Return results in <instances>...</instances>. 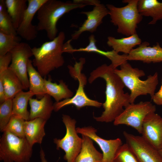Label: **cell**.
<instances>
[{
	"label": "cell",
	"instance_id": "1",
	"mask_svg": "<svg viewBox=\"0 0 162 162\" xmlns=\"http://www.w3.org/2000/svg\"><path fill=\"white\" fill-rule=\"evenodd\" d=\"M111 64H106L98 66L90 74L88 79L91 83L98 78L106 82V100L102 106L104 110L99 116H94L97 122L109 123L113 122L130 104V94L124 93L125 86L119 77L114 71Z\"/></svg>",
	"mask_w": 162,
	"mask_h": 162
},
{
	"label": "cell",
	"instance_id": "2",
	"mask_svg": "<svg viewBox=\"0 0 162 162\" xmlns=\"http://www.w3.org/2000/svg\"><path fill=\"white\" fill-rule=\"evenodd\" d=\"M65 38L64 33L61 31L53 40L44 42L39 47L32 48L34 57L33 64L43 77H45L51 71L64 64L62 54Z\"/></svg>",
	"mask_w": 162,
	"mask_h": 162
},
{
	"label": "cell",
	"instance_id": "3",
	"mask_svg": "<svg viewBox=\"0 0 162 162\" xmlns=\"http://www.w3.org/2000/svg\"><path fill=\"white\" fill-rule=\"evenodd\" d=\"M120 69H114V72L121 79L125 86L130 92V104L134 103L138 96L149 94L152 98L158 84V74L148 76L145 80L140 77L145 75L144 71L137 68H134L126 61L120 66Z\"/></svg>",
	"mask_w": 162,
	"mask_h": 162
},
{
	"label": "cell",
	"instance_id": "4",
	"mask_svg": "<svg viewBox=\"0 0 162 162\" xmlns=\"http://www.w3.org/2000/svg\"><path fill=\"white\" fill-rule=\"evenodd\" d=\"M87 5L70 1L47 0L40 7L37 13L38 31H44L50 40L57 36V24L64 14L72 10L83 8Z\"/></svg>",
	"mask_w": 162,
	"mask_h": 162
},
{
	"label": "cell",
	"instance_id": "5",
	"mask_svg": "<svg viewBox=\"0 0 162 162\" xmlns=\"http://www.w3.org/2000/svg\"><path fill=\"white\" fill-rule=\"evenodd\" d=\"M138 0H124L127 4L122 7H117L107 4L110 22L117 27L118 33L129 37L136 33L137 25L142 20L143 16L138 9Z\"/></svg>",
	"mask_w": 162,
	"mask_h": 162
},
{
	"label": "cell",
	"instance_id": "6",
	"mask_svg": "<svg viewBox=\"0 0 162 162\" xmlns=\"http://www.w3.org/2000/svg\"><path fill=\"white\" fill-rule=\"evenodd\" d=\"M85 59L81 58L79 62H75L74 66L68 65V68L71 76L79 82L78 87L75 94L71 98L62 100L53 104L54 111L57 112L63 107L70 105L75 106L78 110L86 106L100 108L103 103L97 100L90 99L86 95L84 90L87 80L85 75L81 72Z\"/></svg>",
	"mask_w": 162,
	"mask_h": 162
},
{
	"label": "cell",
	"instance_id": "7",
	"mask_svg": "<svg viewBox=\"0 0 162 162\" xmlns=\"http://www.w3.org/2000/svg\"><path fill=\"white\" fill-rule=\"evenodd\" d=\"M32 147L25 138L3 132L0 139V160L3 162H29Z\"/></svg>",
	"mask_w": 162,
	"mask_h": 162
},
{
	"label": "cell",
	"instance_id": "8",
	"mask_svg": "<svg viewBox=\"0 0 162 162\" xmlns=\"http://www.w3.org/2000/svg\"><path fill=\"white\" fill-rule=\"evenodd\" d=\"M62 118L66 128L65 134L62 139H54L53 142L57 149H61L64 151V158L67 162H75L81 149L82 139L77 132L75 119L66 114H63Z\"/></svg>",
	"mask_w": 162,
	"mask_h": 162
},
{
	"label": "cell",
	"instance_id": "9",
	"mask_svg": "<svg viewBox=\"0 0 162 162\" xmlns=\"http://www.w3.org/2000/svg\"><path fill=\"white\" fill-rule=\"evenodd\" d=\"M156 107L149 101L130 104L113 121L114 125L130 126L141 134L143 123L149 114L155 112Z\"/></svg>",
	"mask_w": 162,
	"mask_h": 162
},
{
	"label": "cell",
	"instance_id": "10",
	"mask_svg": "<svg viewBox=\"0 0 162 162\" xmlns=\"http://www.w3.org/2000/svg\"><path fill=\"white\" fill-rule=\"evenodd\" d=\"M32 48L27 43L21 42L10 52L12 59L9 68L18 77L25 90L29 87L27 67L29 58L33 56Z\"/></svg>",
	"mask_w": 162,
	"mask_h": 162
},
{
	"label": "cell",
	"instance_id": "11",
	"mask_svg": "<svg viewBox=\"0 0 162 162\" xmlns=\"http://www.w3.org/2000/svg\"><path fill=\"white\" fill-rule=\"evenodd\" d=\"M123 135L127 143L138 162H162V157L157 150L142 136L135 135L126 131Z\"/></svg>",
	"mask_w": 162,
	"mask_h": 162
},
{
	"label": "cell",
	"instance_id": "12",
	"mask_svg": "<svg viewBox=\"0 0 162 162\" xmlns=\"http://www.w3.org/2000/svg\"><path fill=\"white\" fill-rule=\"evenodd\" d=\"M78 134L87 136L95 142L102 152V162H113L115 154L119 148L122 144L120 138L106 140L98 136L97 130L92 126L76 128Z\"/></svg>",
	"mask_w": 162,
	"mask_h": 162
},
{
	"label": "cell",
	"instance_id": "13",
	"mask_svg": "<svg viewBox=\"0 0 162 162\" xmlns=\"http://www.w3.org/2000/svg\"><path fill=\"white\" fill-rule=\"evenodd\" d=\"M141 134L143 139L158 150L162 148V117L155 112L144 119Z\"/></svg>",
	"mask_w": 162,
	"mask_h": 162
},
{
	"label": "cell",
	"instance_id": "14",
	"mask_svg": "<svg viewBox=\"0 0 162 162\" xmlns=\"http://www.w3.org/2000/svg\"><path fill=\"white\" fill-rule=\"evenodd\" d=\"M47 0H28L27 7L22 20L16 29L17 35L27 41L34 40L37 36V26L32 21L38 11Z\"/></svg>",
	"mask_w": 162,
	"mask_h": 162
},
{
	"label": "cell",
	"instance_id": "15",
	"mask_svg": "<svg viewBox=\"0 0 162 162\" xmlns=\"http://www.w3.org/2000/svg\"><path fill=\"white\" fill-rule=\"evenodd\" d=\"M80 13L85 15L87 19L71 35V40L77 39L85 32L91 33L95 32L102 23L104 18L109 14V10L106 6L100 2L95 5L92 10L82 11Z\"/></svg>",
	"mask_w": 162,
	"mask_h": 162
},
{
	"label": "cell",
	"instance_id": "16",
	"mask_svg": "<svg viewBox=\"0 0 162 162\" xmlns=\"http://www.w3.org/2000/svg\"><path fill=\"white\" fill-rule=\"evenodd\" d=\"M149 45L147 41L142 43L127 55L126 60L139 61L147 64L162 62V47L159 43H157L152 46Z\"/></svg>",
	"mask_w": 162,
	"mask_h": 162
},
{
	"label": "cell",
	"instance_id": "17",
	"mask_svg": "<svg viewBox=\"0 0 162 162\" xmlns=\"http://www.w3.org/2000/svg\"><path fill=\"white\" fill-rule=\"evenodd\" d=\"M24 90L21 81L10 69L8 68L0 73V101L5 99H13L20 92Z\"/></svg>",
	"mask_w": 162,
	"mask_h": 162
},
{
	"label": "cell",
	"instance_id": "18",
	"mask_svg": "<svg viewBox=\"0 0 162 162\" xmlns=\"http://www.w3.org/2000/svg\"><path fill=\"white\" fill-rule=\"evenodd\" d=\"M29 103L30 108L29 120L40 118L47 121L54 111V103L51 97L47 94L39 99L32 98Z\"/></svg>",
	"mask_w": 162,
	"mask_h": 162
},
{
	"label": "cell",
	"instance_id": "19",
	"mask_svg": "<svg viewBox=\"0 0 162 162\" xmlns=\"http://www.w3.org/2000/svg\"><path fill=\"white\" fill-rule=\"evenodd\" d=\"M88 44L85 47L78 49H74L72 48L70 51V53L74 52H92L97 53L104 56L109 59L111 62V64L114 69L120 66L122 64L127 61L126 60L127 54H123L120 55L112 50L111 51H105L98 49L96 46L97 41L95 36L91 34L89 37Z\"/></svg>",
	"mask_w": 162,
	"mask_h": 162
},
{
	"label": "cell",
	"instance_id": "20",
	"mask_svg": "<svg viewBox=\"0 0 162 162\" xmlns=\"http://www.w3.org/2000/svg\"><path fill=\"white\" fill-rule=\"evenodd\" d=\"M47 121L40 118L25 121V138L31 146L37 143H41L45 135L44 126Z\"/></svg>",
	"mask_w": 162,
	"mask_h": 162
},
{
	"label": "cell",
	"instance_id": "21",
	"mask_svg": "<svg viewBox=\"0 0 162 162\" xmlns=\"http://www.w3.org/2000/svg\"><path fill=\"white\" fill-rule=\"evenodd\" d=\"M142 43V40L136 33L129 37L117 39L112 37L107 38V45L118 53L119 52L128 54L134 48Z\"/></svg>",
	"mask_w": 162,
	"mask_h": 162
},
{
	"label": "cell",
	"instance_id": "22",
	"mask_svg": "<svg viewBox=\"0 0 162 162\" xmlns=\"http://www.w3.org/2000/svg\"><path fill=\"white\" fill-rule=\"evenodd\" d=\"M82 140L81 150L75 162H102V153L94 146L93 140L88 136L82 135Z\"/></svg>",
	"mask_w": 162,
	"mask_h": 162
},
{
	"label": "cell",
	"instance_id": "23",
	"mask_svg": "<svg viewBox=\"0 0 162 162\" xmlns=\"http://www.w3.org/2000/svg\"><path fill=\"white\" fill-rule=\"evenodd\" d=\"M27 72L28 78L29 91L35 95L37 98L39 99L46 94L44 83V78L34 68L32 62L28 61Z\"/></svg>",
	"mask_w": 162,
	"mask_h": 162
},
{
	"label": "cell",
	"instance_id": "24",
	"mask_svg": "<svg viewBox=\"0 0 162 162\" xmlns=\"http://www.w3.org/2000/svg\"><path fill=\"white\" fill-rule=\"evenodd\" d=\"M44 83L46 94L52 97L56 102L71 98L74 95L73 92L62 80H60L58 84L52 82L51 78L49 77L48 80L44 78Z\"/></svg>",
	"mask_w": 162,
	"mask_h": 162
},
{
	"label": "cell",
	"instance_id": "25",
	"mask_svg": "<svg viewBox=\"0 0 162 162\" xmlns=\"http://www.w3.org/2000/svg\"><path fill=\"white\" fill-rule=\"evenodd\" d=\"M137 6L142 16L152 18L149 24H154L162 19V2L157 0H138Z\"/></svg>",
	"mask_w": 162,
	"mask_h": 162
},
{
	"label": "cell",
	"instance_id": "26",
	"mask_svg": "<svg viewBox=\"0 0 162 162\" xmlns=\"http://www.w3.org/2000/svg\"><path fill=\"white\" fill-rule=\"evenodd\" d=\"M34 95L29 91H22L12 99L13 115L21 117L26 121L29 120V112L27 105L30 99Z\"/></svg>",
	"mask_w": 162,
	"mask_h": 162
},
{
	"label": "cell",
	"instance_id": "27",
	"mask_svg": "<svg viewBox=\"0 0 162 162\" xmlns=\"http://www.w3.org/2000/svg\"><path fill=\"white\" fill-rule=\"evenodd\" d=\"M27 0H5L7 12L16 29L19 26L27 6Z\"/></svg>",
	"mask_w": 162,
	"mask_h": 162
},
{
	"label": "cell",
	"instance_id": "28",
	"mask_svg": "<svg viewBox=\"0 0 162 162\" xmlns=\"http://www.w3.org/2000/svg\"><path fill=\"white\" fill-rule=\"evenodd\" d=\"M0 32L8 34L17 35L16 29L8 14L5 0H0Z\"/></svg>",
	"mask_w": 162,
	"mask_h": 162
},
{
	"label": "cell",
	"instance_id": "29",
	"mask_svg": "<svg viewBox=\"0 0 162 162\" xmlns=\"http://www.w3.org/2000/svg\"><path fill=\"white\" fill-rule=\"evenodd\" d=\"M21 37L0 32V56L10 52L20 43Z\"/></svg>",
	"mask_w": 162,
	"mask_h": 162
},
{
	"label": "cell",
	"instance_id": "30",
	"mask_svg": "<svg viewBox=\"0 0 162 162\" xmlns=\"http://www.w3.org/2000/svg\"><path fill=\"white\" fill-rule=\"evenodd\" d=\"M23 118L12 115L9 122L2 132L6 131L21 138H25V123Z\"/></svg>",
	"mask_w": 162,
	"mask_h": 162
},
{
	"label": "cell",
	"instance_id": "31",
	"mask_svg": "<svg viewBox=\"0 0 162 162\" xmlns=\"http://www.w3.org/2000/svg\"><path fill=\"white\" fill-rule=\"evenodd\" d=\"M13 115L12 99H6L0 105V130L2 132Z\"/></svg>",
	"mask_w": 162,
	"mask_h": 162
},
{
	"label": "cell",
	"instance_id": "32",
	"mask_svg": "<svg viewBox=\"0 0 162 162\" xmlns=\"http://www.w3.org/2000/svg\"><path fill=\"white\" fill-rule=\"evenodd\" d=\"M113 162H138L127 143L123 144L117 151Z\"/></svg>",
	"mask_w": 162,
	"mask_h": 162
},
{
	"label": "cell",
	"instance_id": "33",
	"mask_svg": "<svg viewBox=\"0 0 162 162\" xmlns=\"http://www.w3.org/2000/svg\"><path fill=\"white\" fill-rule=\"evenodd\" d=\"M11 59V56L10 52L4 55L0 56V73L9 68Z\"/></svg>",
	"mask_w": 162,
	"mask_h": 162
},
{
	"label": "cell",
	"instance_id": "34",
	"mask_svg": "<svg viewBox=\"0 0 162 162\" xmlns=\"http://www.w3.org/2000/svg\"><path fill=\"white\" fill-rule=\"evenodd\" d=\"M151 100L155 104L158 105H162V78L160 88L158 92L155 93Z\"/></svg>",
	"mask_w": 162,
	"mask_h": 162
},
{
	"label": "cell",
	"instance_id": "35",
	"mask_svg": "<svg viewBox=\"0 0 162 162\" xmlns=\"http://www.w3.org/2000/svg\"><path fill=\"white\" fill-rule=\"evenodd\" d=\"M73 2L75 3L86 4L88 5H93L94 6L96 4L100 3V1L97 0H74Z\"/></svg>",
	"mask_w": 162,
	"mask_h": 162
},
{
	"label": "cell",
	"instance_id": "36",
	"mask_svg": "<svg viewBox=\"0 0 162 162\" xmlns=\"http://www.w3.org/2000/svg\"><path fill=\"white\" fill-rule=\"evenodd\" d=\"M40 154L41 162H48L46 159L44 152L42 149L40 150Z\"/></svg>",
	"mask_w": 162,
	"mask_h": 162
},
{
	"label": "cell",
	"instance_id": "37",
	"mask_svg": "<svg viewBox=\"0 0 162 162\" xmlns=\"http://www.w3.org/2000/svg\"><path fill=\"white\" fill-rule=\"evenodd\" d=\"M158 151L159 153L162 157V148L159 150H158Z\"/></svg>",
	"mask_w": 162,
	"mask_h": 162
}]
</instances>
